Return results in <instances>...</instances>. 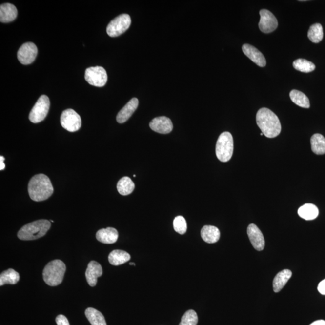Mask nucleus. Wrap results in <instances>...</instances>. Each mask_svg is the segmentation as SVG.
Masks as SVG:
<instances>
[{"instance_id":"1","label":"nucleus","mask_w":325,"mask_h":325,"mask_svg":"<svg viewBox=\"0 0 325 325\" xmlns=\"http://www.w3.org/2000/svg\"><path fill=\"white\" fill-rule=\"evenodd\" d=\"M256 121L263 135L267 138H274L280 135L281 125L279 118L269 108H260L257 113Z\"/></svg>"},{"instance_id":"2","label":"nucleus","mask_w":325,"mask_h":325,"mask_svg":"<svg viewBox=\"0 0 325 325\" xmlns=\"http://www.w3.org/2000/svg\"><path fill=\"white\" fill-rule=\"evenodd\" d=\"M28 191L30 198L39 202L50 198L53 195L54 189L50 179L46 175L38 174L30 180Z\"/></svg>"},{"instance_id":"3","label":"nucleus","mask_w":325,"mask_h":325,"mask_svg":"<svg viewBox=\"0 0 325 325\" xmlns=\"http://www.w3.org/2000/svg\"><path fill=\"white\" fill-rule=\"evenodd\" d=\"M50 228V221L41 219L22 227L18 231L17 236L22 241H33L44 236Z\"/></svg>"},{"instance_id":"4","label":"nucleus","mask_w":325,"mask_h":325,"mask_svg":"<svg viewBox=\"0 0 325 325\" xmlns=\"http://www.w3.org/2000/svg\"><path fill=\"white\" fill-rule=\"evenodd\" d=\"M66 272L65 264L60 260L48 263L43 271V278L46 284L57 286L62 283Z\"/></svg>"},{"instance_id":"5","label":"nucleus","mask_w":325,"mask_h":325,"mask_svg":"<svg viewBox=\"0 0 325 325\" xmlns=\"http://www.w3.org/2000/svg\"><path fill=\"white\" fill-rule=\"evenodd\" d=\"M234 151L233 136L229 132H223L219 136L216 146V154L222 162H227L231 159Z\"/></svg>"},{"instance_id":"6","label":"nucleus","mask_w":325,"mask_h":325,"mask_svg":"<svg viewBox=\"0 0 325 325\" xmlns=\"http://www.w3.org/2000/svg\"><path fill=\"white\" fill-rule=\"evenodd\" d=\"M50 107L49 98L45 95L41 96L30 113L29 120L31 122L37 123L44 120L48 115Z\"/></svg>"},{"instance_id":"7","label":"nucleus","mask_w":325,"mask_h":325,"mask_svg":"<svg viewBox=\"0 0 325 325\" xmlns=\"http://www.w3.org/2000/svg\"><path fill=\"white\" fill-rule=\"evenodd\" d=\"M131 20L130 15L122 14L113 20L107 27V33L110 37H117L125 33L130 27Z\"/></svg>"},{"instance_id":"8","label":"nucleus","mask_w":325,"mask_h":325,"mask_svg":"<svg viewBox=\"0 0 325 325\" xmlns=\"http://www.w3.org/2000/svg\"><path fill=\"white\" fill-rule=\"evenodd\" d=\"M85 79L92 86L103 87L107 83V72L102 66L90 67L85 72Z\"/></svg>"},{"instance_id":"9","label":"nucleus","mask_w":325,"mask_h":325,"mask_svg":"<svg viewBox=\"0 0 325 325\" xmlns=\"http://www.w3.org/2000/svg\"><path fill=\"white\" fill-rule=\"evenodd\" d=\"M61 123L63 128L67 131L75 132L81 128V120L78 113L69 108L61 113Z\"/></svg>"},{"instance_id":"10","label":"nucleus","mask_w":325,"mask_h":325,"mask_svg":"<svg viewBox=\"0 0 325 325\" xmlns=\"http://www.w3.org/2000/svg\"><path fill=\"white\" fill-rule=\"evenodd\" d=\"M260 15L259 26L263 33H270L277 29L278 20L272 12L266 9H262L260 11Z\"/></svg>"},{"instance_id":"11","label":"nucleus","mask_w":325,"mask_h":325,"mask_svg":"<svg viewBox=\"0 0 325 325\" xmlns=\"http://www.w3.org/2000/svg\"><path fill=\"white\" fill-rule=\"evenodd\" d=\"M38 54V48L35 43L27 42L20 46L17 56L20 63L27 65L35 61Z\"/></svg>"},{"instance_id":"12","label":"nucleus","mask_w":325,"mask_h":325,"mask_svg":"<svg viewBox=\"0 0 325 325\" xmlns=\"http://www.w3.org/2000/svg\"><path fill=\"white\" fill-rule=\"evenodd\" d=\"M247 233L253 247L257 251H261L264 248L265 241L264 236L255 224H250L247 227Z\"/></svg>"},{"instance_id":"13","label":"nucleus","mask_w":325,"mask_h":325,"mask_svg":"<svg viewBox=\"0 0 325 325\" xmlns=\"http://www.w3.org/2000/svg\"><path fill=\"white\" fill-rule=\"evenodd\" d=\"M152 130L161 134H168L173 130L171 120L166 117H160L153 119L149 123Z\"/></svg>"},{"instance_id":"14","label":"nucleus","mask_w":325,"mask_h":325,"mask_svg":"<svg viewBox=\"0 0 325 325\" xmlns=\"http://www.w3.org/2000/svg\"><path fill=\"white\" fill-rule=\"evenodd\" d=\"M242 50L245 55L258 66L264 67L266 65V61H265L264 56L254 46L244 44L242 46Z\"/></svg>"},{"instance_id":"15","label":"nucleus","mask_w":325,"mask_h":325,"mask_svg":"<svg viewBox=\"0 0 325 325\" xmlns=\"http://www.w3.org/2000/svg\"><path fill=\"white\" fill-rule=\"evenodd\" d=\"M102 275V268L100 263L91 261L88 264L86 271V278L89 285L95 287L97 283L98 278Z\"/></svg>"},{"instance_id":"16","label":"nucleus","mask_w":325,"mask_h":325,"mask_svg":"<svg viewBox=\"0 0 325 325\" xmlns=\"http://www.w3.org/2000/svg\"><path fill=\"white\" fill-rule=\"evenodd\" d=\"M139 105V100L133 98L118 113L117 121L118 123H123L129 120L135 112Z\"/></svg>"},{"instance_id":"17","label":"nucleus","mask_w":325,"mask_h":325,"mask_svg":"<svg viewBox=\"0 0 325 325\" xmlns=\"http://www.w3.org/2000/svg\"><path fill=\"white\" fill-rule=\"evenodd\" d=\"M118 232L114 228L108 227L98 231L96 238L100 242L104 244H113L117 242L118 239Z\"/></svg>"},{"instance_id":"18","label":"nucleus","mask_w":325,"mask_h":325,"mask_svg":"<svg viewBox=\"0 0 325 325\" xmlns=\"http://www.w3.org/2000/svg\"><path fill=\"white\" fill-rule=\"evenodd\" d=\"M18 15L17 7L14 4L4 3L0 6V21L7 23L14 21Z\"/></svg>"},{"instance_id":"19","label":"nucleus","mask_w":325,"mask_h":325,"mask_svg":"<svg viewBox=\"0 0 325 325\" xmlns=\"http://www.w3.org/2000/svg\"><path fill=\"white\" fill-rule=\"evenodd\" d=\"M201 236L203 241L208 244H215L220 239V231L216 226L205 225L201 231Z\"/></svg>"},{"instance_id":"20","label":"nucleus","mask_w":325,"mask_h":325,"mask_svg":"<svg viewBox=\"0 0 325 325\" xmlns=\"http://www.w3.org/2000/svg\"><path fill=\"white\" fill-rule=\"evenodd\" d=\"M292 275L291 271L285 269L278 273L273 281V291L275 293L279 292L286 285Z\"/></svg>"},{"instance_id":"21","label":"nucleus","mask_w":325,"mask_h":325,"mask_svg":"<svg viewBox=\"0 0 325 325\" xmlns=\"http://www.w3.org/2000/svg\"><path fill=\"white\" fill-rule=\"evenodd\" d=\"M298 213L301 218L305 220H314L319 215V209L312 203H306L298 209Z\"/></svg>"},{"instance_id":"22","label":"nucleus","mask_w":325,"mask_h":325,"mask_svg":"<svg viewBox=\"0 0 325 325\" xmlns=\"http://www.w3.org/2000/svg\"><path fill=\"white\" fill-rule=\"evenodd\" d=\"M130 259V255L122 250H114L108 255V262L113 265H122L128 262Z\"/></svg>"},{"instance_id":"23","label":"nucleus","mask_w":325,"mask_h":325,"mask_svg":"<svg viewBox=\"0 0 325 325\" xmlns=\"http://www.w3.org/2000/svg\"><path fill=\"white\" fill-rule=\"evenodd\" d=\"M85 315L92 325H107L104 316L96 309L87 308Z\"/></svg>"},{"instance_id":"24","label":"nucleus","mask_w":325,"mask_h":325,"mask_svg":"<svg viewBox=\"0 0 325 325\" xmlns=\"http://www.w3.org/2000/svg\"><path fill=\"white\" fill-rule=\"evenodd\" d=\"M20 275L16 271L9 269L4 271L0 275V285L5 284L14 285L20 280Z\"/></svg>"},{"instance_id":"25","label":"nucleus","mask_w":325,"mask_h":325,"mask_svg":"<svg viewBox=\"0 0 325 325\" xmlns=\"http://www.w3.org/2000/svg\"><path fill=\"white\" fill-rule=\"evenodd\" d=\"M311 149L317 155L325 154V138L321 134H315L311 138Z\"/></svg>"},{"instance_id":"26","label":"nucleus","mask_w":325,"mask_h":325,"mask_svg":"<svg viewBox=\"0 0 325 325\" xmlns=\"http://www.w3.org/2000/svg\"><path fill=\"white\" fill-rule=\"evenodd\" d=\"M135 185L130 178L124 177L119 181L117 189L121 195L126 196L131 194L135 189Z\"/></svg>"},{"instance_id":"27","label":"nucleus","mask_w":325,"mask_h":325,"mask_svg":"<svg viewBox=\"0 0 325 325\" xmlns=\"http://www.w3.org/2000/svg\"><path fill=\"white\" fill-rule=\"evenodd\" d=\"M290 97L291 101L299 107L305 108L310 107L308 98L304 93L299 91V90H291L290 93Z\"/></svg>"},{"instance_id":"28","label":"nucleus","mask_w":325,"mask_h":325,"mask_svg":"<svg viewBox=\"0 0 325 325\" xmlns=\"http://www.w3.org/2000/svg\"><path fill=\"white\" fill-rule=\"evenodd\" d=\"M308 37L312 42L319 43L323 40V27L321 24L316 23L312 25L308 32Z\"/></svg>"},{"instance_id":"29","label":"nucleus","mask_w":325,"mask_h":325,"mask_svg":"<svg viewBox=\"0 0 325 325\" xmlns=\"http://www.w3.org/2000/svg\"><path fill=\"white\" fill-rule=\"evenodd\" d=\"M293 66L296 70L305 73L313 71L316 68L315 64L303 59H299L294 61Z\"/></svg>"},{"instance_id":"30","label":"nucleus","mask_w":325,"mask_h":325,"mask_svg":"<svg viewBox=\"0 0 325 325\" xmlns=\"http://www.w3.org/2000/svg\"><path fill=\"white\" fill-rule=\"evenodd\" d=\"M198 317L197 313L193 309L185 312L183 316L179 325H197Z\"/></svg>"},{"instance_id":"31","label":"nucleus","mask_w":325,"mask_h":325,"mask_svg":"<svg viewBox=\"0 0 325 325\" xmlns=\"http://www.w3.org/2000/svg\"><path fill=\"white\" fill-rule=\"evenodd\" d=\"M173 225H174V228L177 233L182 235L186 233L187 225L186 221H185L184 217L182 216H177L174 219Z\"/></svg>"},{"instance_id":"32","label":"nucleus","mask_w":325,"mask_h":325,"mask_svg":"<svg viewBox=\"0 0 325 325\" xmlns=\"http://www.w3.org/2000/svg\"><path fill=\"white\" fill-rule=\"evenodd\" d=\"M56 324L58 325H70L68 320L63 315H59L56 318Z\"/></svg>"},{"instance_id":"33","label":"nucleus","mask_w":325,"mask_h":325,"mask_svg":"<svg viewBox=\"0 0 325 325\" xmlns=\"http://www.w3.org/2000/svg\"><path fill=\"white\" fill-rule=\"evenodd\" d=\"M318 291L322 295H325V279L322 281L318 285Z\"/></svg>"},{"instance_id":"34","label":"nucleus","mask_w":325,"mask_h":325,"mask_svg":"<svg viewBox=\"0 0 325 325\" xmlns=\"http://www.w3.org/2000/svg\"><path fill=\"white\" fill-rule=\"evenodd\" d=\"M4 157H0V170H1V171L5 168V164L4 162Z\"/></svg>"},{"instance_id":"35","label":"nucleus","mask_w":325,"mask_h":325,"mask_svg":"<svg viewBox=\"0 0 325 325\" xmlns=\"http://www.w3.org/2000/svg\"><path fill=\"white\" fill-rule=\"evenodd\" d=\"M310 325H325V321L324 320H319V321L314 322Z\"/></svg>"},{"instance_id":"36","label":"nucleus","mask_w":325,"mask_h":325,"mask_svg":"<svg viewBox=\"0 0 325 325\" xmlns=\"http://www.w3.org/2000/svg\"><path fill=\"white\" fill-rule=\"evenodd\" d=\"M130 265H135V263H130Z\"/></svg>"},{"instance_id":"37","label":"nucleus","mask_w":325,"mask_h":325,"mask_svg":"<svg viewBox=\"0 0 325 325\" xmlns=\"http://www.w3.org/2000/svg\"><path fill=\"white\" fill-rule=\"evenodd\" d=\"M260 135L263 136V135H263V133H262L261 134H260Z\"/></svg>"},{"instance_id":"38","label":"nucleus","mask_w":325,"mask_h":325,"mask_svg":"<svg viewBox=\"0 0 325 325\" xmlns=\"http://www.w3.org/2000/svg\"><path fill=\"white\" fill-rule=\"evenodd\" d=\"M50 221L51 222V223H54V221H52V220H51V221Z\"/></svg>"}]
</instances>
